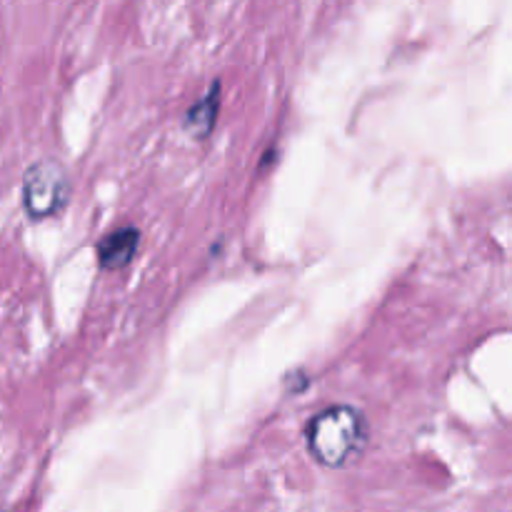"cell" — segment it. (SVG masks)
<instances>
[{
    "mask_svg": "<svg viewBox=\"0 0 512 512\" xmlns=\"http://www.w3.org/2000/svg\"><path fill=\"white\" fill-rule=\"evenodd\" d=\"M220 113V83L210 85L208 93L185 110L183 128L193 140H205L215 128V120Z\"/></svg>",
    "mask_w": 512,
    "mask_h": 512,
    "instance_id": "cell-4",
    "label": "cell"
},
{
    "mask_svg": "<svg viewBox=\"0 0 512 512\" xmlns=\"http://www.w3.org/2000/svg\"><path fill=\"white\" fill-rule=\"evenodd\" d=\"M140 248V230L133 225L113 230L98 243V263L103 270H123L133 263Z\"/></svg>",
    "mask_w": 512,
    "mask_h": 512,
    "instance_id": "cell-3",
    "label": "cell"
},
{
    "mask_svg": "<svg viewBox=\"0 0 512 512\" xmlns=\"http://www.w3.org/2000/svg\"><path fill=\"white\" fill-rule=\"evenodd\" d=\"M70 173L60 160L43 158L23 175V210L30 220H48L68 205Z\"/></svg>",
    "mask_w": 512,
    "mask_h": 512,
    "instance_id": "cell-2",
    "label": "cell"
},
{
    "mask_svg": "<svg viewBox=\"0 0 512 512\" xmlns=\"http://www.w3.org/2000/svg\"><path fill=\"white\" fill-rule=\"evenodd\" d=\"M370 438L365 415L353 405H330L308 420V450L323 468H348L360 458Z\"/></svg>",
    "mask_w": 512,
    "mask_h": 512,
    "instance_id": "cell-1",
    "label": "cell"
}]
</instances>
